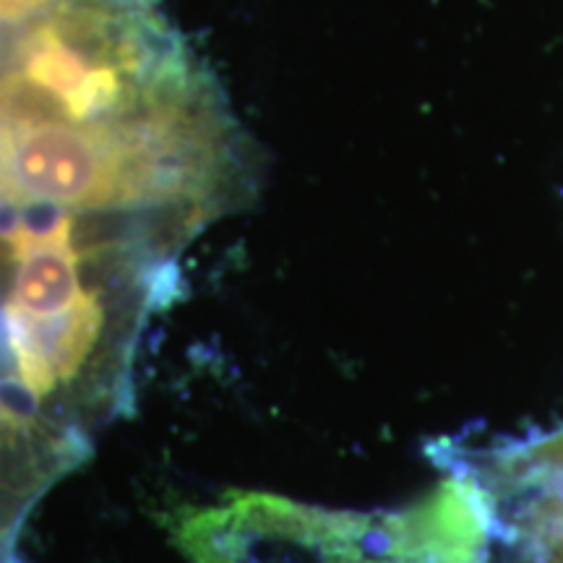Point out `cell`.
I'll return each mask as SVG.
<instances>
[{
	"mask_svg": "<svg viewBox=\"0 0 563 563\" xmlns=\"http://www.w3.org/2000/svg\"><path fill=\"white\" fill-rule=\"evenodd\" d=\"M496 511L454 475L397 511H334L272 493H228L167 517L188 563H485Z\"/></svg>",
	"mask_w": 563,
	"mask_h": 563,
	"instance_id": "obj_1",
	"label": "cell"
},
{
	"mask_svg": "<svg viewBox=\"0 0 563 563\" xmlns=\"http://www.w3.org/2000/svg\"><path fill=\"white\" fill-rule=\"evenodd\" d=\"M76 232V217L55 211L19 214L0 232L16 264L3 334L16 382L34 399L76 386L108 334V306L84 282Z\"/></svg>",
	"mask_w": 563,
	"mask_h": 563,
	"instance_id": "obj_2",
	"label": "cell"
},
{
	"mask_svg": "<svg viewBox=\"0 0 563 563\" xmlns=\"http://www.w3.org/2000/svg\"><path fill=\"white\" fill-rule=\"evenodd\" d=\"M519 563H563V496L532 504L522 527H511Z\"/></svg>",
	"mask_w": 563,
	"mask_h": 563,
	"instance_id": "obj_3",
	"label": "cell"
},
{
	"mask_svg": "<svg viewBox=\"0 0 563 563\" xmlns=\"http://www.w3.org/2000/svg\"><path fill=\"white\" fill-rule=\"evenodd\" d=\"M509 467L522 473L530 481L538 477H551V481H561L563 477V431L545 439L543 443H534L527 449L522 456H511Z\"/></svg>",
	"mask_w": 563,
	"mask_h": 563,
	"instance_id": "obj_4",
	"label": "cell"
}]
</instances>
